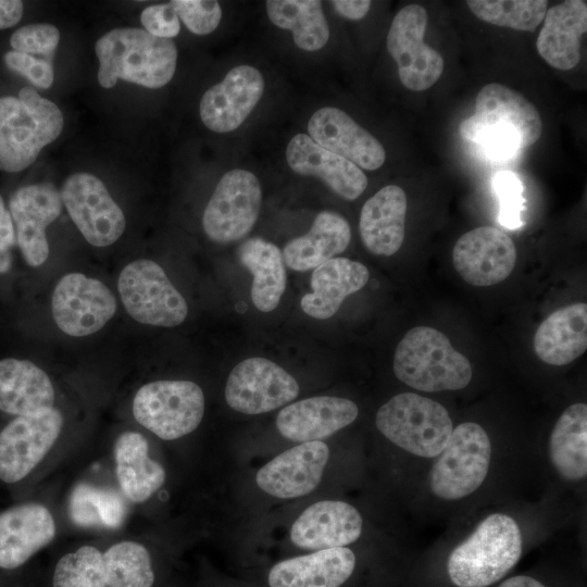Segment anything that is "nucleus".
Listing matches in <instances>:
<instances>
[{"label":"nucleus","mask_w":587,"mask_h":587,"mask_svg":"<svg viewBox=\"0 0 587 587\" xmlns=\"http://www.w3.org/2000/svg\"><path fill=\"white\" fill-rule=\"evenodd\" d=\"M463 139L480 145L494 159H509L534 145L542 132L536 107L519 91L502 84L484 86L476 97L475 112L459 127Z\"/></svg>","instance_id":"nucleus-1"},{"label":"nucleus","mask_w":587,"mask_h":587,"mask_svg":"<svg viewBox=\"0 0 587 587\" xmlns=\"http://www.w3.org/2000/svg\"><path fill=\"white\" fill-rule=\"evenodd\" d=\"M95 51L98 82L103 88H112L117 79L161 88L173 78L177 64L174 41L141 28L112 29L97 40Z\"/></svg>","instance_id":"nucleus-2"},{"label":"nucleus","mask_w":587,"mask_h":587,"mask_svg":"<svg viewBox=\"0 0 587 587\" xmlns=\"http://www.w3.org/2000/svg\"><path fill=\"white\" fill-rule=\"evenodd\" d=\"M63 125L59 107L30 87H23L17 97H1L0 170L15 173L28 167Z\"/></svg>","instance_id":"nucleus-3"},{"label":"nucleus","mask_w":587,"mask_h":587,"mask_svg":"<svg viewBox=\"0 0 587 587\" xmlns=\"http://www.w3.org/2000/svg\"><path fill=\"white\" fill-rule=\"evenodd\" d=\"M522 535L509 515L494 513L451 552L447 570L458 587H486L501 579L520 560Z\"/></svg>","instance_id":"nucleus-4"},{"label":"nucleus","mask_w":587,"mask_h":587,"mask_svg":"<svg viewBox=\"0 0 587 587\" xmlns=\"http://www.w3.org/2000/svg\"><path fill=\"white\" fill-rule=\"evenodd\" d=\"M394 372L405 385L435 392L465 388L472 379L470 361L448 337L429 326L410 329L398 344Z\"/></svg>","instance_id":"nucleus-5"},{"label":"nucleus","mask_w":587,"mask_h":587,"mask_svg":"<svg viewBox=\"0 0 587 587\" xmlns=\"http://www.w3.org/2000/svg\"><path fill=\"white\" fill-rule=\"evenodd\" d=\"M375 423L388 440L423 458L437 457L453 429L444 405L414 392L389 399L378 409Z\"/></svg>","instance_id":"nucleus-6"},{"label":"nucleus","mask_w":587,"mask_h":587,"mask_svg":"<svg viewBox=\"0 0 587 587\" xmlns=\"http://www.w3.org/2000/svg\"><path fill=\"white\" fill-rule=\"evenodd\" d=\"M204 395L193 382L162 379L142 385L133 399L134 419L163 440L193 432L204 414Z\"/></svg>","instance_id":"nucleus-7"},{"label":"nucleus","mask_w":587,"mask_h":587,"mask_svg":"<svg viewBox=\"0 0 587 587\" xmlns=\"http://www.w3.org/2000/svg\"><path fill=\"white\" fill-rule=\"evenodd\" d=\"M117 288L126 312L140 324L175 327L187 317L186 300L152 260L137 259L126 264Z\"/></svg>","instance_id":"nucleus-8"},{"label":"nucleus","mask_w":587,"mask_h":587,"mask_svg":"<svg viewBox=\"0 0 587 587\" xmlns=\"http://www.w3.org/2000/svg\"><path fill=\"white\" fill-rule=\"evenodd\" d=\"M491 455L486 430L477 423L458 425L437 455L429 483L434 495L455 500L474 492L485 480Z\"/></svg>","instance_id":"nucleus-9"},{"label":"nucleus","mask_w":587,"mask_h":587,"mask_svg":"<svg viewBox=\"0 0 587 587\" xmlns=\"http://www.w3.org/2000/svg\"><path fill=\"white\" fill-rule=\"evenodd\" d=\"M64 419L55 409L14 416L0 429V482L21 486L57 442Z\"/></svg>","instance_id":"nucleus-10"},{"label":"nucleus","mask_w":587,"mask_h":587,"mask_svg":"<svg viewBox=\"0 0 587 587\" xmlns=\"http://www.w3.org/2000/svg\"><path fill=\"white\" fill-rule=\"evenodd\" d=\"M262 202L258 177L242 168L230 170L217 183L202 216L205 235L214 242L242 239L255 224Z\"/></svg>","instance_id":"nucleus-11"},{"label":"nucleus","mask_w":587,"mask_h":587,"mask_svg":"<svg viewBox=\"0 0 587 587\" xmlns=\"http://www.w3.org/2000/svg\"><path fill=\"white\" fill-rule=\"evenodd\" d=\"M427 12L420 4L402 8L394 17L387 35V50L398 65L402 85L413 91H424L444 72L441 54L424 42Z\"/></svg>","instance_id":"nucleus-12"},{"label":"nucleus","mask_w":587,"mask_h":587,"mask_svg":"<svg viewBox=\"0 0 587 587\" xmlns=\"http://www.w3.org/2000/svg\"><path fill=\"white\" fill-rule=\"evenodd\" d=\"M116 298L101 280L83 273H67L57 283L51 312L57 326L72 337L99 332L115 314Z\"/></svg>","instance_id":"nucleus-13"},{"label":"nucleus","mask_w":587,"mask_h":587,"mask_svg":"<svg viewBox=\"0 0 587 587\" xmlns=\"http://www.w3.org/2000/svg\"><path fill=\"white\" fill-rule=\"evenodd\" d=\"M70 217L95 247H108L123 235L126 220L101 179L86 172L66 178L60 191Z\"/></svg>","instance_id":"nucleus-14"},{"label":"nucleus","mask_w":587,"mask_h":587,"mask_svg":"<svg viewBox=\"0 0 587 587\" xmlns=\"http://www.w3.org/2000/svg\"><path fill=\"white\" fill-rule=\"evenodd\" d=\"M299 394L297 380L275 362L264 358H249L230 372L225 399L235 411L261 414L275 410Z\"/></svg>","instance_id":"nucleus-15"},{"label":"nucleus","mask_w":587,"mask_h":587,"mask_svg":"<svg viewBox=\"0 0 587 587\" xmlns=\"http://www.w3.org/2000/svg\"><path fill=\"white\" fill-rule=\"evenodd\" d=\"M62 200L49 183L17 188L9 200L16 243L28 266L39 267L49 257L47 227L61 214Z\"/></svg>","instance_id":"nucleus-16"},{"label":"nucleus","mask_w":587,"mask_h":587,"mask_svg":"<svg viewBox=\"0 0 587 587\" xmlns=\"http://www.w3.org/2000/svg\"><path fill=\"white\" fill-rule=\"evenodd\" d=\"M452 262L470 285L484 287L503 282L513 272L516 248L504 232L480 226L463 234L455 242Z\"/></svg>","instance_id":"nucleus-17"},{"label":"nucleus","mask_w":587,"mask_h":587,"mask_svg":"<svg viewBox=\"0 0 587 587\" xmlns=\"http://www.w3.org/2000/svg\"><path fill=\"white\" fill-rule=\"evenodd\" d=\"M264 85L262 74L254 66L233 67L222 82L203 93L199 105L202 123L220 134L235 130L259 103Z\"/></svg>","instance_id":"nucleus-18"},{"label":"nucleus","mask_w":587,"mask_h":587,"mask_svg":"<svg viewBox=\"0 0 587 587\" xmlns=\"http://www.w3.org/2000/svg\"><path fill=\"white\" fill-rule=\"evenodd\" d=\"M50 510L37 501H24L0 512V569L23 566L55 536Z\"/></svg>","instance_id":"nucleus-19"},{"label":"nucleus","mask_w":587,"mask_h":587,"mask_svg":"<svg viewBox=\"0 0 587 587\" xmlns=\"http://www.w3.org/2000/svg\"><path fill=\"white\" fill-rule=\"evenodd\" d=\"M328 458L329 449L325 442H302L262 466L257 473V484L276 498L308 495L319 486Z\"/></svg>","instance_id":"nucleus-20"},{"label":"nucleus","mask_w":587,"mask_h":587,"mask_svg":"<svg viewBox=\"0 0 587 587\" xmlns=\"http://www.w3.org/2000/svg\"><path fill=\"white\" fill-rule=\"evenodd\" d=\"M308 132L314 142L361 168L377 170L386 160L383 145L338 108L324 107L315 111L309 120Z\"/></svg>","instance_id":"nucleus-21"},{"label":"nucleus","mask_w":587,"mask_h":587,"mask_svg":"<svg viewBox=\"0 0 587 587\" xmlns=\"http://www.w3.org/2000/svg\"><path fill=\"white\" fill-rule=\"evenodd\" d=\"M363 521L359 511L344 501L324 500L307 508L294 522L291 541L307 550L348 546L360 537Z\"/></svg>","instance_id":"nucleus-22"},{"label":"nucleus","mask_w":587,"mask_h":587,"mask_svg":"<svg viewBox=\"0 0 587 587\" xmlns=\"http://www.w3.org/2000/svg\"><path fill=\"white\" fill-rule=\"evenodd\" d=\"M357 404L346 398L319 396L294 402L276 417L279 433L298 442L326 438L351 424L358 416Z\"/></svg>","instance_id":"nucleus-23"},{"label":"nucleus","mask_w":587,"mask_h":587,"mask_svg":"<svg viewBox=\"0 0 587 587\" xmlns=\"http://www.w3.org/2000/svg\"><path fill=\"white\" fill-rule=\"evenodd\" d=\"M286 159L294 172L319 177L346 200L357 199L367 186V178L359 166L321 147L305 134H297L290 139Z\"/></svg>","instance_id":"nucleus-24"},{"label":"nucleus","mask_w":587,"mask_h":587,"mask_svg":"<svg viewBox=\"0 0 587 587\" xmlns=\"http://www.w3.org/2000/svg\"><path fill=\"white\" fill-rule=\"evenodd\" d=\"M357 566L346 547L316 550L275 563L267 572V587H342Z\"/></svg>","instance_id":"nucleus-25"},{"label":"nucleus","mask_w":587,"mask_h":587,"mask_svg":"<svg viewBox=\"0 0 587 587\" xmlns=\"http://www.w3.org/2000/svg\"><path fill=\"white\" fill-rule=\"evenodd\" d=\"M536 48L552 67L569 71L580 60L582 37L587 30V2L567 0L547 10Z\"/></svg>","instance_id":"nucleus-26"},{"label":"nucleus","mask_w":587,"mask_h":587,"mask_svg":"<svg viewBox=\"0 0 587 587\" xmlns=\"http://www.w3.org/2000/svg\"><path fill=\"white\" fill-rule=\"evenodd\" d=\"M407 196L396 185L379 189L363 204L359 230L364 247L373 254L389 257L402 246L405 233Z\"/></svg>","instance_id":"nucleus-27"},{"label":"nucleus","mask_w":587,"mask_h":587,"mask_svg":"<svg viewBox=\"0 0 587 587\" xmlns=\"http://www.w3.org/2000/svg\"><path fill=\"white\" fill-rule=\"evenodd\" d=\"M55 390L49 375L29 360H0V411L13 415L34 414L54 408Z\"/></svg>","instance_id":"nucleus-28"},{"label":"nucleus","mask_w":587,"mask_h":587,"mask_svg":"<svg viewBox=\"0 0 587 587\" xmlns=\"http://www.w3.org/2000/svg\"><path fill=\"white\" fill-rule=\"evenodd\" d=\"M369 278L370 272L364 264L348 258H333L312 272V292L301 298V309L313 319H329L348 296L366 285Z\"/></svg>","instance_id":"nucleus-29"},{"label":"nucleus","mask_w":587,"mask_h":587,"mask_svg":"<svg viewBox=\"0 0 587 587\" xmlns=\"http://www.w3.org/2000/svg\"><path fill=\"white\" fill-rule=\"evenodd\" d=\"M115 474L122 494L133 503H142L165 482V470L149 455V444L134 430L122 433L113 448Z\"/></svg>","instance_id":"nucleus-30"},{"label":"nucleus","mask_w":587,"mask_h":587,"mask_svg":"<svg viewBox=\"0 0 587 587\" xmlns=\"http://www.w3.org/2000/svg\"><path fill=\"white\" fill-rule=\"evenodd\" d=\"M534 349L551 365H565L587 349V304L573 303L551 313L537 328Z\"/></svg>","instance_id":"nucleus-31"},{"label":"nucleus","mask_w":587,"mask_h":587,"mask_svg":"<svg viewBox=\"0 0 587 587\" xmlns=\"http://www.w3.org/2000/svg\"><path fill=\"white\" fill-rule=\"evenodd\" d=\"M350 240L348 221L336 212L322 211L307 234L286 243L282 251L284 263L298 272L315 268L344 252Z\"/></svg>","instance_id":"nucleus-32"},{"label":"nucleus","mask_w":587,"mask_h":587,"mask_svg":"<svg viewBox=\"0 0 587 587\" xmlns=\"http://www.w3.org/2000/svg\"><path fill=\"white\" fill-rule=\"evenodd\" d=\"M240 264L252 275L251 299L261 312L277 308L286 289V270L282 250L271 241L253 237L238 247Z\"/></svg>","instance_id":"nucleus-33"},{"label":"nucleus","mask_w":587,"mask_h":587,"mask_svg":"<svg viewBox=\"0 0 587 587\" xmlns=\"http://www.w3.org/2000/svg\"><path fill=\"white\" fill-rule=\"evenodd\" d=\"M549 453L557 472L569 480L587 475V405L574 403L557 421L549 440Z\"/></svg>","instance_id":"nucleus-34"},{"label":"nucleus","mask_w":587,"mask_h":587,"mask_svg":"<svg viewBox=\"0 0 587 587\" xmlns=\"http://www.w3.org/2000/svg\"><path fill=\"white\" fill-rule=\"evenodd\" d=\"M270 21L290 30L298 48L316 51L329 39V26L319 0H268L265 2Z\"/></svg>","instance_id":"nucleus-35"},{"label":"nucleus","mask_w":587,"mask_h":587,"mask_svg":"<svg viewBox=\"0 0 587 587\" xmlns=\"http://www.w3.org/2000/svg\"><path fill=\"white\" fill-rule=\"evenodd\" d=\"M108 587H152L154 572L147 548L133 540L118 541L102 552Z\"/></svg>","instance_id":"nucleus-36"},{"label":"nucleus","mask_w":587,"mask_h":587,"mask_svg":"<svg viewBox=\"0 0 587 587\" xmlns=\"http://www.w3.org/2000/svg\"><path fill=\"white\" fill-rule=\"evenodd\" d=\"M466 4L485 23L524 32L536 29L548 10L546 0H470Z\"/></svg>","instance_id":"nucleus-37"},{"label":"nucleus","mask_w":587,"mask_h":587,"mask_svg":"<svg viewBox=\"0 0 587 587\" xmlns=\"http://www.w3.org/2000/svg\"><path fill=\"white\" fill-rule=\"evenodd\" d=\"M53 587H108L102 552L93 546H82L64 554L57 563Z\"/></svg>","instance_id":"nucleus-38"},{"label":"nucleus","mask_w":587,"mask_h":587,"mask_svg":"<svg viewBox=\"0 0 587 587\" xmlns=\"http://www.w3.org/2000/svg\"><path fill=\"white\" fill-rule=\"evenodd\" d=\"M494 187L500 203L498 216L500 224L510 229L521 227L524 198L523 185L519 177L511 172H499L495 176Z\"/></svg>","instance_id":"nucleus-39"},{"label":"nucleus","mask_w":587,"mask_h":587,"mask_svg":"<svg viewBox=\"0 0 587 587\" xmlns=\"http://www.w3.org/2000/svg\"><path fill=\"white\" fill-rule=\"evenodd\" d=\"M60 41L59 29L48 23H35L23 26L15 30L10 39V45L14 51L26 54H40L48 60Z\"/></svg>","instance_id":"nucleus-40"},{"label":"nucleus","mask_w":587,"mask_h":587,"mask_svg":"<svg viewBox=\"0 0 587 587\" xmlns=\"http://www.w3.org/2000/svg\"><path fill=\"white\" fill-rule=\"evenodd\" d=\"M171 4L185 26L196 35H208L216 29L222 9L213 0H173Z\"/></svg>","instance_id":"nucleus-41"},{"label":"nucleus","mask_w":587,"mask_h":587,"mask_svg":"<svg viewBox=\"0 0 587 587\" xmlns=\"http://www.w3.org/2000/svg\"><path fill=\"white\" fill-rule=\"evenodd\" d=\"M3 60L11 71L24 76L33 85L41 89L51 87L54 73L49 60L14 50L8 51Z\"/></svg>","instance_id":"nucleus-42"},{"label":"nucleus","mask_w":587,"mask_h":587,"mask_svg":"<svg viewBox=\"0 0 587 587\" xmlns=\"http://www.w3.org/2000/svg\"><path fill=\"white\" fill-rule=\"evenodd\" d=\"M140 21L145 30L159 38L171 39L180 30L179 17L171 2L147 7Z\"/></svg>","instance_id":"nucleus-43"},{"label":"nucleus","mask_w":587,"mask_h":587,"mask_svg":"<svg viewBox=\"0 0 587 587\" xmlns=\"http://www.w3.org/2000/svg\"><path fill=\"white\" fill-rule=\"evenodd\" d=\"M16 245L13 220L0 196V274H5L12 266V249Z\"/></svg>","instance_id":"nucleus-44"},{"label":"nucleus","mask_w":587,"mask_h":587,"mask_svg":"<svg viewBox=\"0 0 587 587\" xmlns=\"http://www.w3.org/2000/svg\"><path fill=\"white\" fill-rule=\"evenodd\" d=\"M330 3L339 15L352 21L363 18L371 8L369 0H334Z\"/></svg>","instance_id":"nucleus-45"},{"label":"nucleus","mask_w":587,"mask_h":587,"mask_svg":"<svg viewBox=\"0 0 587 587\" xmlns=\"http://www.w3.org/2000/svg\"><path fill=\"white\" fill-rule=\"evenodd\" d=\"M23 2L18 0H0V30L16 25L23 16Z\"/></svg>","instance_id":"nucleus-46"},{"label":"nucleus","mask_w":587,"mask_h":587,"mask_svg":"<svg viewBox=\"0 0 587 587\" xmlns=\"http://www.w3.org/2000/svg\"><path fill=\"white\" fill-rule=\"evenodd\" d=\"M499 587H545L539 580L525 576L517 575L508 578L499 585Z\"/></svg>","instance_id":"nucleus-47"}]
</instances>
